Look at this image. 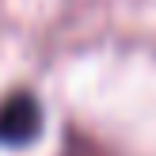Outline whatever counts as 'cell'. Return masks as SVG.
<instances>
[{"instance_id":"6da1fadb","label":"cell","mask_w":156,"mask_h":156,"mask_svg":"<svg viewBox=\"0 0 156 156\" xmlns=\"http://www.w3.org/2000/svg\"><path fill=\"white\" fill-rule=\"evenodd\" d=\"M42 129V111H38V99L30 91L12 95L0 107V141L8 145H30Z\"/></svg>"}]
</instances>
